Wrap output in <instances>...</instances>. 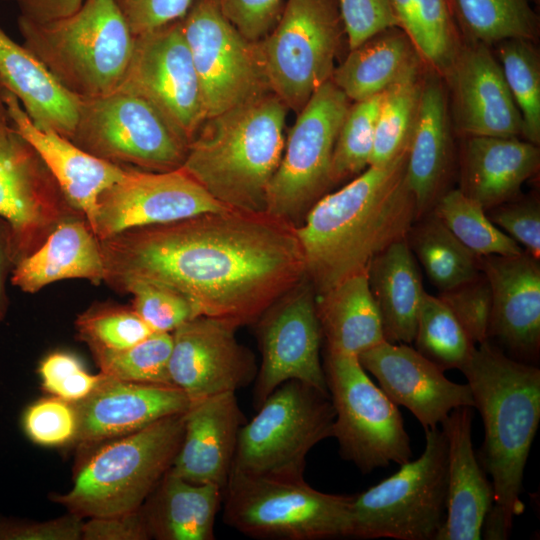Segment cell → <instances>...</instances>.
Instances as JSON below:
<instances>
[{
    "mask_svg": "<svg viewBox=\"0 0 540 540\" xmlns=\"http://www.w3.org/2000/svg\"><path fill=\"white\" fill-rule=\"evenodd\" d=\"M104 280L169 286L199 315L254 324L305 278L295 226L267 212L226 209L99 240Z\"/></svg>",
    "mask_w": 540,
    "mask_h": 540,
    "instance_id": "cell-1",
    "label": "cell"
},
{
    "mask_svg": "<svg viewBox=\"0 0 540 540\" xmlns=\"http://www.w3.org/2000/svg\"><path fill=\"white\" fill-rule=\"evenodd\" d=\"M407 152L385 166H368L339 190L323 195L295 227L305 277L316 296L367 272L375 256L406 238L416 221L406 181Z\"/></svg>",
    "mask_w": 540,
    "mask_h": 540,
    "instance_id": "cell-2",
    "label": "cell"
},
{
    "mask_svg": "<svg viewBox=\"0 0 540 540\" xmlns=\"http://www.w3.org/2000/svg\"><path fill=\"white\" fill-rule=\"evenodd\" d=\"M461 371L483 420L481 463L492 479L484 536L507 539L514 518L524 510V468L540 421V370L487 340L474 348Z\"/></svg>",
    "mask_w": 540,
    "mask_h": 540,
    "instance_id": "cell-3",
    "label": "cell"
},
{
    "mask_svg": "<svg viewBox=\"0 0 540 540\" xmlns=\"http://www.w3.org/2000/svg\"><path fill=\"white\" fill-rule=\"evenodd\" d=\"M288 110L269 91L206 118L180 168L224 206L266 212L268 186L284 149Z\"/></svg>",
    "mask_w": 540,
    "mask_h": 540,
    "instance_id": "cell-4",
    "label": "cell"
},
{
    "mask_svg": "<svg viewBox=\"0 0 540 540\" xmlns=\"http://www.w3.org/2000/svg\"><path fill=\"white\" fill-rule=\"evenodd\" d=\"M23 46L77 98L117 90L127 71L135 37L113 0H84L62 18L36 22L18 16Z\"/></svg>",
    "mask_w": 540,
    "mask_h": 540,
    "instance_id": "cell-5",
    "label": "cell"
},
{
    "mask_svg": "<svg viewBox=\"0 0 540 540\" xmlns=\"http://www.w3.org/2000/svg\"><path fill=\"white\" fill-rule=\"evenodd\" d=\"M184 413L82 450L71 488L51 499L82 518L140 509L172 466Z\"/></svg>",
    "mask_w": 540,
    "mask_h": 540,
    "instance_id": "cell-6",
    "label": "cell"
},
{
    "mask_svg": "<svg viewBox=\"0 0 540 540\" xmlns=\"http://www.w3.org/2000/svg\"><path fill=\"white\" fill-rule=\"evenodd\" d=\"M353 495L330 494L302 477L231 471L223 489V519L255 539L349 537Z\"/></svg>",
    "mask_w": 540,
    "mask_h": 540,
    "instance_id": "cell-7",
    "label": "cell"
},
{
    "mask_svg": "<svg viewBox=\"0 0 540 540\" xmlns=\"http://www.w3.org/2000/svg\"><path fill=\"white\" fill-rule=\"evenodd\" d=\"M447 446L442 429H425L422 454L353 495L349 537L436 540L446 518Z\"/></svg>",
    "mask_w": 540,
    "mask_h": 540,
    "instance_id": "cell-8",
    "label": "cell"
},
{
    "mask_svg": "<svg viewBox=\"0 0 540 540\" xmlns=\"http://www.w3.org/2000/svg\"><path fill=\"white\" fill-rule=\"evenodd\" d=\"M334 419L329 393L299 380L282 383L242 425L231 471L304 476L307 454L332 437Z\"/></svg>",
    "mask_w": 540,
    "mask_h": 540,
    "instance_id": "cell-9",
    "label": "cell"
},
{
    "mask_svg": "<svg viewBox=\"0 0 540 540\" xmlns=\"http://www.w3.org/2000/svg\"><path fill=\"white\" fill-rule=\"evenodd\" d=\"M345 34L336 0H286L268 34L258 41L269 85L298 113L331 80Z\"/></svg>",
    "mask_w": 540,
    "mask_h": 540,
    "instance_id": "cell-10",
    "label": "cell"
},
{
    "mask_svg": "<svg viewBox=\"0 0 540 540\" xmlns=\"http://www.w3.org/2000/svg\"><path fill=\"white\" fill-rule=\"evenodd\" d=\"M323 369L335 412L332 437L341 456L363 473L409 461L410 438L398 406L371 380L358 357L327 351Z\"/></svg>",
    "mask_w": 540,
    "mask_h": 540,
    "instance_id": "cell-11",
    "label": "cell"
},
{
    "mask_svg": "<svg viewBox=\"0 0 540 540\" xmlns=\"http://www.w3.org/2000/svg\"><path fill=\"white\" fill-rule=\"evenodd\" d=\"M69 140L100 159L155 172L180 168L188 150L187 142L149 101L122 89L79 98Z\"/></svg>",
    "mask_w": 540,
    "mask_h": 540,
    "instance_id": "cell-12",
    "label": "cell"
},
{
    "mask_svg": "<svg viewBox=\"0 0 540 540\" xmlns=\"http://www.w3.org/2000/svg\"><path fill=\"white\" fill-rule=\"evenodd\" d=\"M349 105L350 100L329 80L297 113L268 186L267 213L297 227L327 193L332 186L334 145Z\"/></svg>",
    "mask_w": 540,
    "mask_h": 540,
    "instance_id": "cell-13",
    "label": "cell"
},
{
    "mask_svg": "<svg viewBox=\"0 0 540 540\" xmlns=\"http://www.w3.org/2000/svg\"><path fill=\"white\" fill-rule=\"evenodd\" d=\"M207 118L269 92L258 41L245 38L217 0H193L180 19Z\"/></svg>",
    "mask_w": 540,
    "mask_h": 540,
    "instance_id": "cell-14",
    "label": "cell"
},
{
    "mask_svg": "<svg viewBox=\"0 0 540 540\" xmlns=\"http://www.w3.org/2000/svg\"><path fill=\"white\" fill-rule=\"evenodd\" d=\"M118 89L149 101L188 145L207 118L180 20L135 36L131 59Z\"/></svg>",
    "mask_w": 540,
    "mask_h": 540,
    "instance_id": "cell-15",
    "label": "cell"
},
{
    "mask_svg": "<svg viewBox=\"0 0 540 540\" xmlns=\"http://www.w3.org/2000/svg\"><path fill=\"white\" fill-rule=\"evenodd\" d=\"M261 364L254 380L256 409L282 383L299 380L329 393L320 360L322 331L316 293L305 277L255 322Z\"/></svg>",
    "mask_w": 540,
    "mask_h": 540,
    "instance_id": "cell-16",
    "label": "cell"
},
{
    "mask_svg": "<svg viewBox=\"0 0 540 540\" xmlns=\"http://www.w3.org/2000/svg\"><path fill=\"white\" fill-rule=\"evenodd\" d=\"M77 216L83 217L8 118L0 125V218L9 226L14 263L38 248L61 221Z\"/></svg>",
    "mask_w": 540,
    "mask_h": 540,
    "instance_id": "cell-17",
    "label": "cell"
},
{
    "mask_svg": "<svg viewBox=\"0 0 540 540\" xmlns=\"http://www.w3.org/2000/svg\"><path fill=\"white\" fill-rule=\"evenodd\" d=\"M226 209L182 168L155 172L128 166L125 176L99 196L92 231L103 240Z\"/></svg>",
    "mask_w": 540,
    "mask_h": 540,
    "instance_id": "cell-18",
    "label": "cell"
},
{
    "mask_svg": "<svg viewBox=\"0 0 540 540\" xmlns=\"http://www.w3.org/2000/svg\"><path fill=\"white\" fill-rule=\"evenodd\" d=\"M236 329L227 322L201 315L171 333L170 381L191 403L222 393H236L255 380V358L237 341Z\"/></svg>",
    "mask_w": 540,
    "mask_h": 540,
    "instance_id": "cell-19",
    "label": "cell"
},
{
    "mask_svg": "<svg viewBox=\"0 0 540 540\" xmlns=\"http://www.w3.org/2000/svg\"><path fill=\"white\" fill-rule=\"evenodd\" d=\"M449 84L455 129L464 137H518L522 118L489 46L460 44L443 74Z\"/></svg>",
    "mask_w": 540,
    "mask_h": 540,
    "instance_id": "cell-20",
    "label": "cell"
},
{
    "mask_svg": "<svg viewBox=\"0 0 540 540\" xmlns=\"http://www.w3.org/2000/svg\"><path fill=\"white\" fill-rule=\"evenodd\" d=\"M358 360L390 400L407 408L424 429L437 427L456 408H474L467 383L450 381L409 344L385 340L361 353Z\"/></svg>",
    "mask_w": 540,
    "mask_h": 540,
    "instance_id": "cell-21",
    "label": "cell"
},
{
    "mask_svg": "<svg viewBox=\"0 0 540 540\" xmlns=\"http://www.w3.org/2000/svg\"><path fill=\"white\" fill-rule=\"evenodd\" d=\"M71 404L77 417L73 443L84 450L184 413L191 402L172 384L128 382L104 375L87 397Z\"/></svg>",
    "mask_w": 540,
    "mask_h": 540,
    "instance_id": "cell-22",
    "label": "cell"
},
{
    "mask_svg": "<svg viewBox=\"0 0 540 540\" xmlns=\"http://www.w3.org/2000/svg\"><path fill=\"white\" fill-rule=\"evenodd\" d=\"M3 99L12 127L36 151L68 203L93 229L99 196L125 176L128 166L100 159L57 132L36 127L5 89Z\"/></svg>",
    "mask_w": 540,
    "mask_h": 540,
    "instance_id": "cell-23",
    "label": "cell"
},
{
    "mask_svg": "<svg viewBox=\"0 0 540 540\" xmlns=\"http://www.w3.org/2000/svg\"><path fill=\"white\" fill-rule=\"evenodd\" d=\"M480 267L492 293L488 338L517 357L535 358L540 347L539 260L526 251L489 255L480 258Z\"/></svg>",
    "mask_w": 540,
    "mask_h": 540,
    "instance_id": "cell-24",
    "label": "cell"
},
{
    "mask_svg": "<svg viewBox=\"0 0 540 540\" xmlns=\"http://www.w3.org/2000/svg\"><path fill=\"white\" fill-rule=\"evenodd\" d=\"M245 422L233 392L191 403L184 413L182 440L169 470L187 481L224 489Z\"/></svg>",
    "mask_w": 540,
    "mask_h": 540,
    "instance_id": "cell-25",
    "label": "cell"
},
{
    "mask_svg": "<svg viewBox=\"0 0 540 540\" xmlns=\"http://www.w3.org/2000/svg\"><path fill=\"white\" fill-rule=\"evenodd\" d=\"M472 409L456 408L441 423L447 446V505L436 540H479L493 503L492 483L473 449Z\"/></svg>",
    "mask_w": 540,
    "mask_h": 540,
    "instance_id": "cell-26",
    "label": "cell"
},
{
    "mask_svg": "<svg viewBox=\"0 0 540 540\" xmlns=\"http://www.w3.org/2000/svg\"><path fill=\"white\" fill-rule=\"evenodd\" d=\"M425 76L406 161V181L414 196L416 220L429 214L448 190L453 162L447 94L439 74L432 70Z\"/></svg>",
    "mask_w": 540,
    "mask_h": 540,
    "instance_id": "cell-27",
    "label": "cell"
},
{
    "mask_svg": "<svg viewBox=\"0 0 540 540\" xmlns=\"http://www.w3.org/2000/svg\"><path fill=\"white\" fill-rule=\"evenodd\" d=\"M460 190L485 211L518 197L539 169L537 145L517 137H465Z\"/></svg>",
    "mask_w": 540,
    "mask_h": 540,
    "instance_id": "cell-28",
    "label": "cell"
},
{
    "mask_svg": "<svg viewBox=\"0 0 540 540\" xmlns=\"http://www.w3.org/2000/svg\"><path fill=\"white\" fill-rule=\"evenodd\" d=\"M104 280L99 239L81 216L61 221L32 253L18 261L11 283L26 293H35L64 279Z\"/></svg>",
    "mask_w": 540,
    "mask_h": 540,
    "instance_id": "cell-29",
    "label": "cell"
},
{
    "mask_svg": "<svg viewBox=\"0 0 540 540\" xmlns=\"http://www.w3.org/2000/svg\"><path fill=\"white\" fill-rule=\"evenodd\" d=\"M0 83L18 99L36 127L72 137L79 98L66 91L23 44L1 27Z\"/></svg>",
    "mask_w": 540,
    "mask_h": 540,
    "instance_id": "cell-30",
    "label": "cell"
},
{
    "mask_svg": "<svg viewBox=\"0 0 540 540\" xmlns=\"http://www.w3.org/2000/svg\"><path fill=\"white\" fill-rule=\"evenodd\" d=\"M424 61L400 27L368 38L335 67L331 80L353 102L384 93L391 86L421 76Z\"/></svg>",
    "mask_w": 540,
    "mask_h": 540,
    "instance_id": "cell-31",
    "label": "cell"
},
{
    "mask_svg": "<svg viewBox=\"0 0 540 540\" xmlns=\"http://www.w3.org/2000/svg\"><path fill=\"white\" fill-rule=\"evenodd\" d=\"M223 489L187 481L170 470L142 505L151 538L214 540Z\"/></svg>",
    "mask_w": 540,
    "mask_h": 540,
    "instance_id": "cell-32",
    "label": "cell"
},
{
    "mask_svg": "<svg viewBox=\"0 0 540 540\" xmlns=\"http://www.w3.org/2000/svg\"><path fill=\"white\" fill-rule=\"evenodd\" d=\"M367 276L385 340L413 343L425 290L406 238L392 243L375 256L367 269Z\"/></svg>",
    "mask_w": 540,
    "mask_h": 540,
    "instance_id": "cell-33",
    "label": "cell"
},
{
    "mask_svg": "<svg viewBox=\"0 0 540 540\" xmlns=\"http://www.w3.org/2000/svg\"><path fill=\"white\" fill-rule=\"evenodd\" d=\"M316 309L328 352L358 357L385 341L367 272L352 275L316 296Z\"/></svg>",
    "mask_w": 540,
    "mask_h": 540,
    "instance_id": "cell-34",
    "label": "cell"
},
{
    "mask_svg": "<svg viewBox=\"0 0 540 540\" xmlns=\"http://www.w3.org/2000/svg\"><path fill=\"white\" fill-rule=\"evenodd\" d=\"M406 241L439 292L482 274L480 257L465 247L432 212L412 224Z\"/></svg>",
    "mask_w": 540,
    "mask_h": 540,
    "instance_id": "cell-35",
    "label": "cell"
},
{
    "mask_svg": "<svg viewBox=\"0 0 540 540\" xmlns=\"http://www.w3.org/2000/svg\"><path fill=\"white\" fill-rule=\"evenodd\" d=\"M458 30L467 42L487 46L508 39L534 42L538 16L530 0H448Z\"/></svg>",
    "mask_w": 540,
    "mask_h": 540,
    "instance_id": "cell-36",
    "label": "cell"
},
{
    "mask_svg": "<svg viewBox=\"0 0 540 540\" xmlns=\"http://www.w3.org/2000/svg\"><path fill=\"white\" fill-rule=\"evenodd\" d=\"M400 27L422 60L440 76L450 66L460 42L448 0H391Z\"/></svg>",
    "mask_w": 540,
    "mask_h": 540,
    "instance_id": "cell-37",
    "label": "cell"
},
{
    "mask_svg": "<svg viewBox=\"0 0 540 540\" xmlns=\"http://www.w3.org/2000/svg\"><path fill=\"white\" fill-rule=\"evenodd\" d=\"M431 212L478 257L511 256L525 250L498 228L483 207L460 189L444 192Z\"/></svg>",
    "mask_w": 540,
    "mask_h": 540,
    "instance_id": "cell-38",
    "label": "cell"
},
{
    "mask_svg": "<svg viewBox=\"0 0 540 540\" xmlns=\"http://www.w3.org/2000/svg\"><path fill=\"white\" fill-rule=\"evenodd\" d=\"M413 342L421 355L443 371L461 370L476 347L452 311L438 296L426 291Z\"/></svg>",
    "mask_w": 540,
    "mask_h": 540,
    "instance_id": "cell-39",
    "label": "cell"
},
{
    "mask_svg": "<svg viewBox=\"0 0 540 540\" xmlns=\"http://www.w3.org/2000/svg\"><path fill=\"white\" fill-rule=\"evenodd\" d=\"M497 45L498 62L522 118L524 140L540 143V59L532 41L508 39Z\"/></svg>",
    "mask_w": 540,
    "mask_h": 540,
    "instance_id": "cell-40",
    "label": "cell"
},
{
    "mask_svg": "<svg viewBox=\"0 0 540 540\" xmlns=\"http://www.w3.org/2000/svg\"><path fill=\"white\" fill-rule=\"evenodd\" d=\"M421 84L419 76L399 82L383 93L369 166H385L408 151Z\"/></svg>",
    "mask_w": 540,
    "mask_h": 540,
    "instance_id": "cell-41",
    "label": "cell"
},
{
    "mask_svg": "<svg viewBox=\"0 0 540 540\" xmlns=\"http://www.w3.org/2000/svg\"><path fill=\"white\" fill-rule=\"evenodd\" d=\"M383 93L353 102L339 128L331 161V184L358 176L368 166Z\"/></svg>",
    "mask_w": 540,
    "mask_h": 540,
    "instance_id": "cell-42",
    "label": "cell"
},
{
    "mask_svg": "<svg viewBox=\"0 0 540 540\" xmlns=\"http://www.w3.org/2000/svg\"><path fill=\"white\" fill-rule=\"evenodd\" d=\"M171 349V333L154 332L125 349L91 352L100 372L107 377L136 383L171 384L168 369Z\"/></svg>",
    "mask_w": 540,
    "mask_h": 540,
    "instance_id": "cell-43",
    "label": "cell"
},
{
    "mask_svg": "<svg viewBox=\"0 0 540 540\" xmlns=\"http://www.w3.org/2000/svg\"><path fill=\"white\" fill-rule=\"evenodd\" d=\"M79 338L94 350H121L146 339L154 331L132 307L98 305L75 322Z\"/></svg>",
    "mask_w": 540,
    "mask_h": 540,
    "instance_id": "cell-44",
    "label": "cell"
},
{
    "mask_svg": "<svg viewBox=\"0 0 540 540\" xmlns=\"http://www.w3.org/2000/svg\"><path fill=\"white\" fill-rule=\"evenodd\" d=\"M121 292L133 295L131 307L154 332L172 333L183 323L200 316L188 297L163 284L133 281Z\"/></svg>",
    "mask_w": 540,
    "mask_h": 540,
    "instance_id": "cell-45",
    "label": "cell"
},
{
    "mask_svg": "<svg viewBox=\"0 0 540 540\" xmlns=\"http://www.w3.org/2000/svg\"><path fill=\"white\" fill-rule=\"evenodd\" d=\"M22 428L35 444L56 447L73 442L77 417L73 405L55 396L41 398L22 415Z\"/></svg>",
    "mask_w": 540,
    "mask_h": 540,
    "instance_id": "cell-46",
    "label": "cell"
},
{
    "mask_svg": "<svg viewBox=\"0 0 540 540\" xmlns=\"http://www.w3.org/2000/svg\"><path fill=\"white\" fill-rule=\"evenodd\" d=\"M437 296L452 311L475 344L489 340L492 293L483 273L471 281L441 291Z\"/></svg>",
    "mask_w": 540,
    "mask_h": 540,
    "instance_id": "cell-47",
    "label": "cell"
},
{
    "mask_svg": "<svg viewBox=\"0 0 540 540\" xmlns=\"http://www.w3.org/2000/svg\"><path fill=\"white\" fill-rule=\"evenodd\" d=\"M38 373L44 391L69 403L87 397L104 378L101 372L90 374L76 355L63 351L47 355Z\"/></svg>",
    "mask_w": 540,
    "mask_h": 540,
    "instance_id": "cell-48",
    "label": "cell"
},
{
    "mask_svg": "<svg viewBox=\"0 0 540 540\" xmlns=\"http://www.w3.org/2000/svg\"><path fill=\"white\" fill-rule=\"evenodd\" d=\"M489 219L503 232L540 257V205L536 198H514L486 211Z\"/></svg>",
    "mask_w": 540,
    "mask_h": 540,
    "instance_id": "cell-49",
    "label": "cell"
},
{
    "mask_svg": "<svg viewBox=\"0 0 540 540\" xmlns=\"http://www.w3.org/2000/svg\"><path fill=\"white\" fill-rule=\"evenodd\" d=\"M349 50L398 22L391 0H336Z\"/></svg>",
    "mask_w": 540,
    "mask_h": 540,
    "instance_id": "cell-50",
    "label": "cell"
},
{
    "mask_svg": "<svg viewBox=\"0 0 540 540\" xmlns=\"http://www.w3.org/2000/svg\"><path fill=\"white\" fill-rule=\"evenodd\" d=\"M223 14L248 40L257 42L275 25L283 0H217Z\"/></svg>",
    "mask_w": 540,
    "mask_h": 540,
    "instance_id": "cell-51",
    "label": "cell"
},
{
    "mask_svg": "<svg viewBox=\"0 0 540 540\" xmlns=\"http://www.w3.org/2000/svg\"><path fill=\"white\" fill-rule=\"evenodd\" d=\"M193 0H113L135 36L180 20Z\"/></svg>",
    "mask_w": 540,
    "mask_h": 540,
    "instance_id": "cell-52",
    "label": "cell"
},
{
    "mask_svg": "<svg viewBox=\"0 0 540 540\" xmlns=\"http://www.w3.org/2000/svg\"><path fill=\"white\" fill-rule=\"evenodd\" d=\"M83 519L71 512L43 522L0 519V540H80Z\"/></svg>",
    "mask_w": 540,
    "mask_h": 540,
    "instance_id": "cell-53",
    "label": "cell"
},
{
    "mask_svg": "<svg viewBox=\"0 0 540 540\" xmlns=\"http://www.w3.org/2000/svg\"><path fill=\"white\" fill-rule=\"evenodd\" d=\"M83 540L151 539L142 508L127 513L89 517L83 522Z\"/></svg>",
    "mask_w": 540,
    "mask_h": 540,
    "instance_id": "cell-54",
    "label": "cell"
},
{
    "mask_svg": "<svg viewBox=\"0 0 540 540\" xmlns=\"http://www.w3.org/2000/svg\"><path fill=\"white\" fill-rule=\"evenodd\" d=\"M19 16L36 22H46L76 12L84 0H14Z\"/></svg>",
    "mask_w": 540,
    "mask_h": 540,
    "instance_id": "cell-55",
    "label": "cell"
},
{
    "mask_svg": "<svg viewBox=\"0 0 540 540\" xmlns=\"http://www.w3.org/2000/svg\"><path fill=\"white\" fill-rule=\"evenodd\" d=\"M14 265L9 226L0 218V324L5 319L9 307L6 282Z\"/></svg>",
    "mask_w": 540,
    "mask_h": 540,
    "instance_id": "cell-56",
    "label": "cell"
},
{
    "mask_svg": "<svg viewBox=\"0 0 540 540\" xmlns=\"http://www.w3.org/2000/svg\"><path fill=\"white\" fill-rule=\"evenodd\" d=\"M3 91H4V88L2 87L0 83V125L6 120H8L7 109H6L4 99H3Z\"/></svg>",
    "mask_w": 540,
    "mask_h": 540,
    "instance_id": "cell-57",
    "label": "cell"
},
{
    "mask_svg": "<svg viewBox=\"0 0 540 540\" xmlns=\"http://www.w3.org/2000/svg\"><path fill=\"white\" fill-rule=\"evenodd\" d=\"M531 1H533L534 3L539 4V1H540V0H531Z\"/></svg>",
    "mask_w": 540,
    "mask_h": 540,
    "instance_id": "cell-58",
    "label": "cell"
}]
</instances>
